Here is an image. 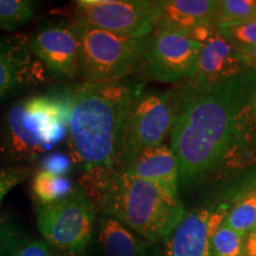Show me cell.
I'll return each instance as SVG.
<instances>
[{
  "label": "cell",
  "instance_id": "cell-19",
  "mask_svg": "<svg viewBox=\"0 0 256 256\" xmlns=\"http://www.w3.org/2000/svg\"><path fill=\"white\" fill-rule=\"evenodd\" d=\"M36 4L30 0H0V30L16 31L34 18Z\"/></svg>",
  "mask_w": 256,
  "mask_h": 256
},
{
  "label": "cell",
  "instance_id": "cell-21",
  "mask_svg": "<svg viewBox=\"0 0 256 256\" xmlns=\"http://www.w3.org/2000/svg\"><path fill=\"white\" fill-rule=\"evenodd\" d=\"M256 16V0H220L217 2L216 28L250 20Z\"/></svg>",
  "mask_w": 256,
  "mask_h": 256
},
{
  "label": "cell",
  "instance_id": "cell-24",
  "mask_svg": "<svg viewBox=\"0 0 256 256\" xmlns=\"http://www.w3.org/2000/svg\"><path fill=\"white\" fill-rule=\"evenodd\" d=\"M32 174L34 170L28 166H14L0 170V206L10 192L24 183Z\"/></svg>",
  "mask_w": 256,
  "mask_h": 256
},
{
  "label": "cell",
  "instance_id": "cell-7",
  "mask_svg": "<svg viewBox=\"0 0 256 256\" xmlns=\"http://www.w3.org/2000/svg\"><path fill=\"white\" fill-rule=\"evenodd\" d=\"M78 22L128 38L153 34L160 16V2L150 0H80Z\"/></svg>",
  "mask_w": 256,
  "mask_h": 256
},
{
  "label": "cell",
  "instance_id": "cell-12",
  "mask_svg": "<svg viewBox=\"0 0 256 256\" xmlns=\"http://www.w3.org/2000/svg\"><path fill=\"white\" fill-rule=\"evenodd\" d=\"M250 72L238 49L217 28L202 43L196 70L190 78L194 87H211L232 81Z\"/></svg>",
  "mask_w": 256,
  "mask_h": 256
},
{
  "label": "cell",
  "instance_id": "cell-17",
  "mask_svg": "<svg viewBox=\"0 0 256 256\" xmlns=\"http://www.w3.org/2000/svg\"><path fill=\"white\" fill-rule=\"evenodd\" d=\"M78 185L66 176H56L40 170L34 176L31 184L32 196L36 206H50L60 202L75 192Z\"/></svg>",
  "mask_w": 256,
  "mask_h": 256
},
{
  "label": "cell",
  "instance_id": "cell-28",
  "mask_svg": "<svg viewBox=\"0 0 256 256\" xmlns=\"http://www.w3.org/2000/svg\"><path fill=\"white\" fill-rule=\"evenodd\" d=\"M244 256H256V226L244 240Z\"/></svg>",
  "mask_w": 256,
  "mask_h": 256
},
{
  "label": "cell",
  "instance_id": "cell-8",
  "mask_svg": "<svg viewBox=\"0 0 256 256\" xmlns=\"http://www.w3.org/2000/svg\"><path fill=\"white\" fill-rule=\"evenodd\" d=\"M174 116L176 110L168 94L140 95L128 120L120 170L142 152L162 145L171 132Z\"/></svg>",
  "mask_w": 256,
  "mask_h": 256
},
{
  "label": "cell",
  "instance_id": "cell-26",
  "mask_svg": "<svg viewBox=\"0 0 256 256\" xmlns=\"http://www.w3.org/2000/svg\"><path fill=\"white\" fill-rule=\"evenodd\" d=\"M57 252L46 241L30 240L14 256H56Z\"/></svg>",
  "mask_w": 256,
  "mask_h": 256
},
{
  "label": "cell",
  "instance_id": "cell-13",
  "mask_svg": "<svg viewBox=\"0 0 256 256\" xmlns=\"http://www.w3.org/2000/svg\"><path fill=\"white\" fill-rule=\"evenodd\" d=\"M38 64L20 37H0V102L38 81Z\"/></svg>",
  "mask_w": 256,
  "mask_h": 256
},
{
  "label": "cell",
  "instance_id": "cell-11",
  "mask_svg": "<svg viewBox=\"0 0 256 256\" xmlns=\"http://www.w3.org/2000/svg\"><path fill=\"white\" fill-rule=\"evenodd\" d=\"M228 208H200L185 215L166 238L164 256H212L211 238L222 226Z\"/></svg>",
  "mask_w": 256,
  "mask_h": 256
},
{
  "label": "cell",
  "instance_id": "cell-4",
  "mask_svg": "<svg viewBox=\"0 0 256 256\" xmlns=\"http://www.w3.org/2000/svg\"><path fill=\"white\" fill-rule=\"evenodd\" d=\"M72 113L69 90L23 98L0 124V151L14 162H32L66 140Z\"/></svg>",
  "mask_w": 256,
  "mask_h": 256
},
{
  "label": "cell",
  "instance_id": "cell-14",
  "mask_svg": "<svg viewBox=\"0 0 256 256\" xmlns=\"http://www.w3.org/2000/svg\"><path fill=\"white\" fill-rule=\"evenodd\" d=\"M216 0H164L156 28L188 34L200 26L216 28Z\"/></svg>",
  "mask_w": 256,
  "mask_h": 256
},
{
  "label": "cell",
  "instance_id": "cell-30",
  "mask_svg": "<svg viewBox=\"0 0 256 256\" xmlns=\"http://www.w3.org/2000/svg\"><path fill=\"white\" fill-rule=\"evenodd\" d=\"M252 110H254L255 114H256V94L254 96V102H252Z\"/></svg>",
  "mask_w": 256,
  "mask_h": 256
},
{
  "label": "cell",
  "instance_id": "cell-31",
  "mask_svg": "<svg viewBox=\"0 0 256 256\" xmlns=\"http://www.w3.org/2000/svg\"><path fill=\"white\" fill-rule=\"evenodd\" d=\"M252 20H256V16H255V17H254V18H252Z\"/></svg>",
  "mask_w": 256,
  "mask_h": 256
},
{
  "label": "cell",
  "instance_id": "cell-16",
  "mask_svg": "<svg viewBox=\"0 0 256 256\" xmlns=\"http://www.w3.org/2000/svg\"><path fill=\"white\" fill-rule=\"evenodd\" d=\"M95 234L102 256H148L151 242L112 217L98 216Z\"/></svg>",
  "mask_w": 256,
  "mask_h": 256
},
{
  "label": "cell",
  "instance_id": "cell-3",
  "mask_svg": "<svg viewBox=\"0 0 256 256\" xmlns=\"http://www.w3.org/2000/svg\"><path fill=\"white\" fill-rule=\"evenodd\" d=\"M78 185L87 191L98 215L119 220L151 243L165 240L186 215L178 194L124 171L82 176Z\"/></svg>",
  "mask_w": 256,
  "mask_h": 256
},
{
  "label": "cell",
  "instance_id": "cell-22",
  "mask_svg": "<svg viewBox=\"0 0 256 256\" xmlns=\"http://www.w3.org/2000/svg\"><path fill=\"white\" fill-rule=\"evenodd\" d=\"M246 236L240 235L228 226H222L211 238V254L212 256H244Z\"/></svg>",
  "mask_w": 256,
  "mask_h": 256
},
{
  "label": "cell",
  "instance_id": "cell-29",
  "mask_svg": "<svg viewBox=\"0 0 256 256\" xmlns=\"http://www.w3.org/2000/svg\"><path fill=\"white\" fill-rule=\"evenodd\" d=\"M56 256H83V255H78V254H72V252H57Z\"/></svg>",
  "mask_w": 256,
  "mask_h": 256
},
{
  "label": "cell",
  "instance_id": "cell-5",
  "mask_svg": "<svg viewBox=\"0 0 256 256\" xmlns=\"http://www.w3.org/2000/svg\"><path fill=\"white\" fill-rule=\"evenodd\" d=\"M80 74L84 82H120L130 76L145 58L148 37L128 38L78 23Z\"/></svg>",
  "mask_w": 256,
  "mask_h": 256
},
{
  "label": "cell",
  "instance_id": "cell-10",
  "mask_svg": "<svg viewBox=\"0 0 256 256\" xmlns=\"http://www.w3.org/2000/svg\"><path fill=\"white\" fill-rule=\"evenodd\" d=\"M28 46L56 78L72 80L80 72V42L74 26L51 24L42 28L32 36Z\"/></svg>",
  "mask_w": 256,
  "mask_h": 256
},
{
  "label": "cell",
  "instance_id": "cell-2",
  "mask_svg": "<svg viewBox=\"0 0 256 256\" xmlns=\"http://www.w3.org/2000/svg\"><path fill=\"white\" fill-rule=\"evenodd\" d=\"M69 156L83 176L119 171L127 124L140 86L128 82L88 83L70 89Z\"/></svg>",
  "mask_w": 256,
  "mask_h": 256
},
{
  "label": "cell",
  "instance_id": "cell-9",
  "mask_svg": "<svg viewBox=\"0 0 256 256\" xmlns=\"http://www.w3.org/2000/svg\"><path fill=\"white\" fill-rule=\"evenodd\" d=\"M202 43L188 34L156 28L142 64L148 78L162 83L178 82L192 78Z\"/></svg>",
  "mask_w": 256,
  "mask_h": 256
},
{
  "label": "cell",
  "instance_id": "cell-1",
  "mask_svg": "<svg viewBox=\"0 0 256 256\" xmlns=\"http://www.w3.org/2000/svg\"><path fill=\"white\" fill-rule=\"evenodd\" d=\"M255 81L250 72L222 84L194 87L184 98L171 130L179 177L190 180L223 162Z\"/></svg>",
  "mask_w": 256,
  "mask_h": 256
},
{
  "label": "cell",
  "instance_id": "cell-25",
  "mask_svg": "<svg viewBox=\"0 0 256 256\" xmlns=\"http://www.w3.org/2000/svg\"><path fill=\"white\" fill-rule=\"evenodd\" d=\"M72 166V160L69 156L63 153H54L44 158L40 170L56 176H66Z\"/></svg>",
  "mask_w": 256,
  "mask_h": 256
},
{
  "label": "cell",
  "instance_id": "cell-20",
  "mask_svg": "<svg viewBox=\"0 0 256 256\" xmlns=\"http://www.w3.org/2000/svg\"><path fill=\"white\" fill-rule=\"evenodd\" d=\"M30 236L14 216L0 212V256H14Z\"/></svg>",
  "mask_w": 256,
  "mask_h": 256
},
{
  "label": "cell",
  "instance_id": "cell-27",
  "mask_svg": "<svg viewBox=\"0 0 256 256\" xmlns=\"http://www.w3.org/2000/svg\"><path fill=\"white\" fill-rule=\"evenodd\" d=\"M240 56L243 60L247 68L256 74V46L252 48H236Z\"/></svg>",
  "mask_w": 256,
  "mask_h": 256
},
{
  "label": "cell",
  "instance_id": "cell-6",
  "mask_svg": "<svg viewBox=\"0 0 256 256\" xmlns=\"http://www.w3.org/2000/svg\"><path fill=\"white\" fill-rule=\"evenodd\" d=\"M42 238L60 252L84 255L95 235L98 212L81 185L72 196L50 204L36 206Z\"/></svg>",
  "mask_w": 256,
  "mask_h": 256
},
{
  "label": "cell",
  "instance_id": "cell-15",
  "mask_svg": "<svg viewBox=\"0 0 256 256\" xmlns=\"http://www.w3.org/2000/svg\"><path fill=\"white\" fill-rule=\"evenodd\" d=\"M119 171L159 184L174 194H178V160L174 150L164 144L142 152Z\"/></svg>",
  "mask_w": 256,
  "mask_h": 256
},
{
  "label": "cell",
  "instance_id": "cell-18",
  "mask_svg": "<svg viewBox=\"0 0 256 256\" xmlns=\"http://www.w3.org/2000/svg\"><path fill=\"white\" fill-rule=\"evenodd\" d=\"M223 223L240 235L247 236L256 226V188L228 209Z\"/></svg>",
  "mask_w": 256,
  "mask_h": 256
},
{
  "label": "cell",
  "instance_id": "cell-23",
  "mask_svg": "<svg viewBox=\"0 0 256 256\" xmlns=\"http://www.w3.org/2000/svg\"><path fill=\"white\" fill-rule=\"evenodd\" d=\"M220 34L236 48L256 46V20H244L217 26Z\"/></svg>",
  "mask_w": 256,
  "mask_h": 256
}]
</instances>
